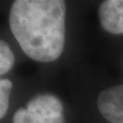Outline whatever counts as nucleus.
Masks as SVG:
<instances>
[{
  "label": "nucleus",
  "instance_id": "39448f33",
  "mask_svg": "<svg viewBox=\"0 0 123 123\" xmlns=\"http://www.w3.org/2000/svg\"><path fill=\"white\" fill-rule=\"evenodd\" d=\"M12 123H65V119L64 115L46 117L29 112L26 108H21L14 113Z\"/></svg>",
  "mask_w": 123,
  "mask_h": 123
},
{
  "label": "nucleus",
  "instance_id": "0eeeda50",
  "mask_svg": "<svg viewBox=\"0 0 123 123\" xmlns=\"http://www.w3.org/2000/svg\"><path fill=\"white\" fill-rule=\"evenodd\" d=\"M12 82L8 79H0V120L5 116L9 107V97Z\"/></svg>",
  "mask_w": 123,
  "mask_h": 123
},
{
  "label": "nucleus",
  "instance_id": "7ed1b4c3",
  "mask_svg": "<svg viewBox=\"0 0 123 123\" xmlns=\"http://www.w3.org/2000/svg\"><path fill=\"white\" fill-rule=\"evenodd\" d=\"M103 29L115 35L123 34V0H106L98 8Z\"/></svg>",
  "mask_w": 123,
  "mask_h": 123
},
{
  "label": "nucleus",
  "instance_id": "f257e3e1",
  "mask_svg": "<svg viewBox=\"0 0 123 123\" xmlns=\"http://www.w3.org/2000/svg\"><path fill=\"white\" fill-rule=\"evenodd\" d=\"M65 17L66 2L62 0H17L10 7L9 26L27 55L49 63L64 50Z\"/></svg>",
  "mask_w": 123,
  "mask_h": 123
},
{
  "label": "nucleus",
  "instance_id": "f03ea898",
  "mask_svg": "<svg viewBox=\"0 0 123 123\" xmlns=\"http://www.w3.org/2000/svg\"><path fill=\"white\" fill-rule=\"evenodd\" d=\"M98 108L110 123H123V84L103 90L98 98Z\"/></svg>",
  "mask_w": 123,
  "mask_h": 123
},
{
  "label": "nucleus",
  "instance_id": "423d86ee",
  "mask_svg": "<svg viewBox=\"0 0 123 123\" xmlns=\"http://www.w3.org/2000/svg\"><path fill=\"white\" fill-rule=\"evenodd\" d=\"M13 64L14 55L10 46L4 40H0V76L6 74Z\"/></svg>",
  "mask_w": 123,
  "mask_h": 123
},
{
  "label": "nucleus",
  "instance_id": "20e7f679",
  "mask_svg": "<svg viewBox=\"0 0 123 123\" xmlns=\"http://www.w3.org/2000/svg\"><path fill=\"white\" fill-rule=\"evenodd\" d=\"M26 109L29 112L46 117H55L64 115V108L62 105V102L55 95L49 93L35 95L28 102Z\"/></svg>",
  "mask_w": 123,
  "mask_h": 123
}]
</instances>
